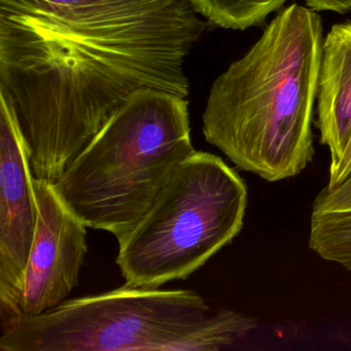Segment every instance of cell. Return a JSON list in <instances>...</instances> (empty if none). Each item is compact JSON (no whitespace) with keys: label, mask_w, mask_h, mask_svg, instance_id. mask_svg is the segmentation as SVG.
Listing matches in <instances>:
<instances>
[{"label":"cell","mask_w":351,"mask_h":351,"mask_svg":"<svg viewBox=\"0 0 351 351\" xmlns=\"http://www.w3.org/2000/svg\"><path fill=\"white\" fill-rule=\"evenodd\" d=\"M205 29L191 0H0V93L34 178L55 184L136 92L188 98Z\"/></svg>","instance_id":"cell-1"},{"label":"cell","mask_w":351,"mask_h":351,"mask_svg":"<svg viewBox=\"0 0 351 351\" xmlns=\"http://www.w3.org/2000/svg\"><path fill=\"white\" fill-rule=\"evenodd\" d=\"M322 51L319 16L295 3L281 10L213 82L202 116L205 141L267 182L299 176L313 159Z\"/></svg>","instance_id":"cell-2"},{"label":"cell","mask_w":351,"mask_h":351,"mask_svg":"<svg viewBox=\"0 0 351 351\" xmlns=\"http://www.w3.org/2000/svg\"><path fill=\"white\" fill-rule=\"evenodd\" d=\"M258 326L250 316L213 309L191 289L125 285L64 301L40 315L1 320V351H215Z\"/></svg>","instance_id":"cell-3"},{"label":"cell","mask_w":351,"mask_h":351,"mask_svg":"<svg viewBox=\"0 0 351 351\" xmlns=\"http://www.w3.org/2000/svg\"><path fill=\"white\" fill-rule=\"evenodd\" d=\"M195 152L188 98L141 90L110 117L54 188L86 227L110 232L119 241Z\"/></svg>","instance_id":"cell-4"},{"label":"cell","mask_w":351,"mask_h":351,"mask_svg":"<svg viewBox=\"0 0 351 351\" xmlns=\"http://www.w3.org/2000/svg\"><path fill=\"white\" fill-rule=\"evenodd\" d=\"M247 188L219 156L195 152L174 170L143 219L119 240L125 285L159 289L184 280L233 241Z\"/></svg>","instance_id":"cell-5"},{"label":"cell","mask_w":351,"mask_h":351,"mask_svg":"<svg viewBox=\"0 0 351 351\" xmlns=\"http://www.w3.org/2000/svg\"><path fill=\"white\" fill-rule=\"evenodd\" d=\"M38 219L23 285L1 320L36 316L62 304L79 285L88 252L87 227L61 200L54 184L34 178Z\"/></svg>","instance_id":"cell-6"},{"label":"cell","mask_w":351,"mask_h":351,"mask_svg":"<svg viewBox=\"0 0 351 351\" xmlns=\"http://www.w3.org/2000/svg\"><path fill=\"white\" fill-rule=\"evenodd\" d=\"M29 154L10 100L0 93V309L13 308L38 226Z\"/></svg>","instance_id":"cell-7"},{"label":"cell","mask_w":351,"mask_h":351,"mask_svg":"<svg viewBox=\"0 0 351 351\" xmlns=\"http://www.w3.org/2000/svg\"><path fill=\"white\" fill-rule=\"evenodd\" d=\"M320 143L338 162L351 135V22L336 24L322 42L317 89Z\"/></svg>","instance_id":"cell-8"},{"label":"cell","mask_w":351,"mask_h":351,"mask_svg":"<svg viewBox=\"0 0 351 351\" xmlns=\"http://www.w3.org/2000/svg\"><path fill=\"white\" fill-rule=\"evenodd\" d=\"M309 247L351 273V173L336 186L326 184L314 199Z\"/></svg>","instance_id":"cell-9"},{"label":"cell","mask_w":351,"mask_h":351,"mask_svg":"<svg viewBox=\"0 0 351 351\" xmlns=\"http://www.w3.org/2000/svg\"><path fill=\"white\" fill-rule=\"evenodd\" d=\"M289 0H191L195 11L225 29L245 30L262 24Z\"/></svg>","instance_id":"cell-10"},{"label":"cell","mask_w":351,"mask_h":351,"mask_svg":"<svg viewBox=\"0 0 351 351\" xmlns=\"http://www.w3.org/2000/svg\"><path fill=\"white\" fill-rule=\"evenodd\" d=\"M351 173V135L346 147L343 149L338 162L330 166V176L328 186H334L340 184Z\"/></svg>","instance_id":"cell-11"},{"label":"cell","mask_w":351,"mask_h":351,"mask_svg":"<svg viewBox=\"0 0 351 351\" xmlns=\"http://www.w3.org/2000/svg\"><path fill=\"white\" fill-rule=\"evenodd\" d=\"M313 11H330L345 14L351 11V0H305Z\"/></svg>","instance_id":"cell-12"}]
</instances>
